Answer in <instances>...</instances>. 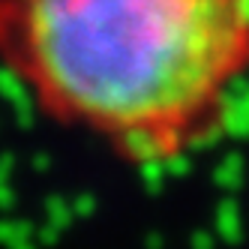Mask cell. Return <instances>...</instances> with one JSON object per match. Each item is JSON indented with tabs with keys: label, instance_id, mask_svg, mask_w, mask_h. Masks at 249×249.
I'll list each match as a JSON object with an SVG mask.
<instances>
[{
	"label": "cell",
	"instance_id": "6da1fadb",
	"mask_svg": "<svg viewBox=\"0 0 249 249\" xmlns=\"http://www.w3.org/2000/svg\"><path fill=\"white\" fill-rule=\"evenodd\" d=\"M0 66L51 120L174 162L249 75V0H0Z\"/></svg>",
	"mask_w": 249,
	"mask_h": 249
}]
</instances>
